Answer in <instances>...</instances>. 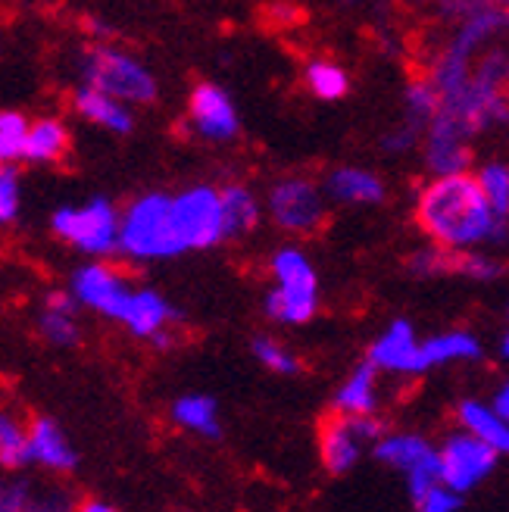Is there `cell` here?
I'll return each instance as SVG.
<instances>
[{
	"mask_svg": "<svg viewBox=\"0 0 509 512\" xmlns=\"http://www.w3.org/2000/svg\"><path fill=\"white\" fill-rule=\"evenodd\" d=\"M178 319L175 306L150 288H135L129 303H125V313H122V325L132 331L135 338H147L154 341L157 347L169 344V325Z\"/></svg>",
	"mask_w": 509,
	"mask_h": 512,
	"instance_id": "cell-12",
	"label": "cell"
},
{
	"mask_svg": "<svg viewBox=\"0 0 509 512\" xmlns=\"http://www.w3.org/2000/svg\"><path fill=\"white\" fill-rule=\"evenodd\" d=\"M456 419H460L463 431L475 434L478 441H485L488 447H494L500 456L509 453V422L497 413L491 403L463 400L460 409H456Z\"/></svg>",
	"mask_w": 509,
	"mask_h": 512,
	"instance_id": "cell-18",
	"label": "cell"
},
{
	"mask_svg": "<svg viewBox=\"0 0 509 512\" xmlns=\"http://www.w3.org/2000/svg\"><path fill=\"white\" fill-rule=\"evenodd\" d=\"M491 406L497 409V413L509 422V378L500 384V388L494 391V397H491Z\"/></svg>",
	"mask_w": 509,
	"mask_h": 512,
	"instance_id": "cell-39",
	"label": "cell"
},
{
	"mask_svg": "<svg viewBox=\"0 0 509 512\" xmlns=\"http://www.w3.org/2000/svg\"><path fill=\"white\" fill-rule=\"evenodd\" d=\"M19 216V172L10 163H0V225H10Z\"/></svg>",
	"mask_w": 509,
	"mask_h": 512,
	"instance_id": "cell-35",
	"label": "cell"
},
{
	"mask_svg": "<svg viewBox=\"0 0 509 512\" xmlns=\"http://www.w3.org/2000/svg\"><path fill=\"white\" fill-rule=\"evenodd\" d=\"M175 225L188 250H210L228 241L225 213H222V188L194 185L172 194Z\"/></svg>",
	"mask_w": 509,
	"mask_h": 512,
	"instance_id": "cell-6",
	"label": "cell"
},
{
	"mask_svg": "<svg viewBox=\"0 0 509 512\" xmlns=\"http://www.w3.org/2000/svg\"><path fill=\"white\" fill-rule=\"evenodd\" d=\"M406 4H425V0H406Z\"/></svg>",
	"mask_w": 509,
	"mask_h": 512,
	"instance_id": "cell-43",
	"label": "cell"
},
{
	"mask_svg": "<svg viewBox=\"0 0 509 512\" xmlns=\"http://www.w3.org/2000/svg\"><path fill=\"white\" fill-rule=\"evenodd\" d=\"M69 147V132L60 119H38L29 128V141H25V157L22 160H32V163H50V160H60Z\"/></svg>",
	"mask_w": 509,
	"mask_h": 512,
	"instance_id": "cell-25",
	"label": "cell"
},
{
	"mask_svg": "<svg viewBox=\"0 0 509 512\" xmlns=\"http://www.w3.org/2000/svg\"><path fill=\"white\" fill-rule=\"evenodd\" d=\"M82 512H116L113 506H107V503H88Z\"/></svg>",
	"mask_w": 509,
	"mask_h": 512,
	"instance_id": "cell-40",
	"label": "cell"
},
{
	"mask_svg": "<svg viewBox=\"0 0 509 512\" xmlns=\"http://www.w3.org/2000/svg\"><path fill=\"white\" fill-rule=\"evenodd\" d=\"M57 238H63L69 247L91 253V256H107L119 250V228L122 216L116 207L104 197H94L82 207H63L50 219Z\"/></svg>",
	"mask_w": 509,
	"mask_h": 512,
	"instance_id": "cell-5",
	"label": "cell"
},
{
	"mask_svg": "<svg viewBox=\"0 0 509 512\" xmlns=\"http://www.w3.org/2000/svg\"><path fill=\"white\" fill-rule=\"evenodd\" d=\"M266 216L285 235L310 238L328 219V194L319 182L303 175H288L266 191Z\"/></svg>",
	"mask_w": 509,
	"mask_h": 512,
	"instance_id": "cell-4",
	"label": "cell"
},
{
	"mask_svg": "<svg viewBox=\"0 0 509 512\" xmlns=\"http://www.w3.org/2000/svg\"><path fill=\"white\" fill-rule=\"evenodd\" d=\"M188 125H191L194 135H200L203 141H213V144L235 141L238 132H241V119H238L232 97H228L213 82H200L191 91V97H188Z\"/></svg>",
	"mask_w": 509,
	"mask_h": 512,
	"instance_id": "cell-8",
	"label": "cell"
},
{
	"mask_svg": "<svg viewBox=\"0 0 509 512\" xmlns=\"http://www.w3.org/2000/svg\"><path fill=\"white\" fill-rule=\"evenodd\" d=\"M406 478V488H410V497H413V503L422 497V494H428L435 484H441L444 478H441V456H438V450H431L419 466H413L410 472L403 475Z\"/></svg>",
	"mask_w": 509,
	"mask_h": 512,
	"instance_id": "cell-33",
	"label": "cell"
},
{
	"mask_svg": "<svg viewBox=\"0 0 509 512\" xmlns=\"http://www.w3.org/2000/svg\"><path fill=\"white\" fill-rule=\"evenodd\" d=\"M41 331L47 335V341H54L60 347L79 341V328H75L72 310H57V306H47L41 316Z\"/></svg>",
	"mask_w": 509,
	"mask_h": 512,
	"instance_id": "cell-34",
	"label": "cell"
},
{
	"mask_svg": "<svg viewBox=\"0 0 509 512\" xmlns=\"http://www.w3.org/2000/svg\"><path fill=\"white\" fill-rule=\"evenodd\" d=\"M500 353H503V360H509V335L500 341Z\"/></svg>",
	"mask_w": 509,
	"mask_h": 512,
	"instance_id": "cell-41",
	"label": "cell"
},
{
	"mask_svg": "<svg viewBox=\"0 0 509 512\" xmlns=\"http://www.w3.org/2000/svg\"><path fill=\"white\" fill-rule=\"evenodd\" d=\"M75 110H79L82 119L107 128V132H113V135H129L135 128V116H132L125 100L100 91V88H91V85L75 91Z\"/></svg>",
	"mask_w": 509,
	"mask_h": 512,
	"instance_id": "cell-15",
	"label": "cell"
},
{
	"mask_svg": "<svg viewBox=\"0 0 509 512\" xmlns=\"http://www.w3.org/2000/svg\"><path fill=\"white\" fill-rule=\"evenodd\" d=\"M263 210L266 207L260 203V197L253 194L247 185H241V182L225 185L222 188V213H225V235H228V241L247 238L253 228L260 225Z\"/></svg>",
	"mask_w": 509,
	"mask_h": 512,
	"instance_id": "cell-17",
	"label": "cell"
},
{
	"mask_svg": "<svg viewBox=\"0 0 509 512\" xmlns=\"http://www.w3.org/2000/svg\"><path fill=\"white\" fill-rule=\"evenodd\" d=\"M119 250L132 260H172V256L188 253L182 235L175 225L172 194L154 191L129 203L122 213L119 228Z\"/></svg>",
	"mask_w": 509,
	"mask_h": 512,
	"instance_id": "cell-2",
	"label": "cell"
},
{
	"mask_svg": "<svg viewBox=\"0 0 509 512\" xmlns=\"http://www.w3.org/2000/svg\"><path fill=\"white\" fill-rule=\"evenodd\" d=\"M503 272L506 263L488 250H450L447 256V275H460L472 281H497L503 278Z\"/></svg>",
	"mask_w": 509,
	"mask_h": 512,
	"instance_id": "cell-26",
	"label": "cell"
},
{
	"mask_svg": "<svg viewBox=\"0 0 509 512\" xmlns=\"http://www.w3.org/2000/svg\"><path fill=\"white\" fill-rule=\"evenodd\" d=\"M460 506H463V494L447 488L444 481L435 484V488H431L428 494H422L416 500V509L419 512H460Z\"/></svg>",
	"mask_w": 509,
	"mask_h": 512,
	"instance_id": "cell-37",
	"label": "cell"
},
{
	"mask_svg": "<svg viewBox=\"0 0 509 512\" xmlns=\"http://www.w3.org/2000/svg\"><path fill=\"white\" fill-rule=\"evenodd\" d=\"M269 275H272V285L319 291V275H316L313 260L300 247H294V244L278 247L269 256Z\"/></svg>",
	"mask_w": 509,
	"mask_h": 512,
	"instance_id": "cell-21",
	"label": "cell"
},
{
	"mask_svg": "<svg viewBox=\"0 0 509 512\" xmlns=\"http://www.w3.org/2000/svg\"><path fill=\"white\" fill-rule=\"evenodd\" d=\"M25 509V494L19 488L0 491V512H22Z\"/></svg>",
	"mask_w": 509,
	"mask_h": 512,
	"instance_id": "cell-38",
	"label": "cell"
},
{
	"mask_svg": "<svg viewBox=\"0 0 509 512\" xmlns=\"http://www.w3.org/2000/svg\"><path fill=\"white\" fill-rule=\"evenodd\" d=\"M369 363H375L381 372H391V375H419V372H425L422 341L416 335V328L406 319L391 322L372 341Z\"/></svg>",
	"mask_w": 509,
	"mask_h": 512,
	"instance_id": "cell-11",
	"label": "cell"
},
{
	"mask_svg": "<svg viewBox=\"0 0 509 512\" xmlns=\"http://www.w3.org/2000/svg\"><path fill=\"white\" fill-rule=\"evenodd\" d=\"M422 157H425V169L431 172V178L469 172V166H472V138L463 132L460 125H453L450 119L435 116L425 125Z\"/></svg>",
	"mask_w": 509,
	"mask_h": 512,
	"instance_id": "cell-10",
	"label": "cell"
},
{
	"mask_svg": "<svg viewBox=\"0 0 509 512\" xmlns=\"http://www.w3.org/2000/svg\"><path fill=\"white\" fill-rule=\"evenodd\" d=\"M506 316H509V310H506Z\"/></svg>",
	"mask_w": 509,
	"mask_h": 512,
	"instance_id": "cell-44",
	"label": "cell"
},
{
	"mask_svg": "<svg viewBox=\"0 0 509 512\" xmlns=\"http://www.w3.org/2000/svg\"><path fill=\"white\" fill-rule=\"evenodd\" d=\"M29 119L22 113L4 110L0 113V163H13L25 157V141H29Z\"/></svg>",
	"mask_w": 509,
	"mask_h": 512,
	"instance_id": "cell-30",
	"label": "cell"
},
{
	"mask_svg": "<svg viewBox=\"0 0 509 512\" xmlns=\"http://www.w3.org/2000/svg\"><path fill=\"white\" fill-rule=\"evenodd\" d=\"M416 222L447 250H494L509 241V219L491 210L475 172L431 178L416 197Z\"/></svg>",
	"mask_w": 509,
	"mask_h": 512,
	"instance_id": "cell-1",
	"label": "cell"
},
{
	"mask_svg": "<svg viewBox=\"0 0 509 512\" xmlns=\"http://www.w3.org/2000/svg\"><path fill=\"white\" fill-rule=\"evenodd\" d=\"M263 310L278 325H303V322H310L319 310V291L272 285L266 294Z\"/></svg>",
	"mask_w": 509,
	"mask_h": 512,
	"instance_id": "cell-19",
	"label": "cell"
},
{
	"mask_svg": "<svg viewBox=\"0 0 509 512\" xmlns=\"http://www.w3.org/2000/svg\"><path fill=\"white\" fill-rule=\"evenodd\" d=\"M25 459H32L29 434H25L7 413H0V463L22 466Z\"/></svg>",
	"mask_w": 509,
	"mask_h": 512,
	"instance_id": "cell-32",
	"label": "cell"
},
{
	"mask_svg": "<svg viewBox=\"0 0 509 512\" xmlns=\"http://www.w3.org/2000/svg\"><path fill=\"white\" fill-rule=\"evenodd\" d=\"M135 288H129V281L122 278L119 269L107 263H88L82 269H75L72 275V294L79 303H85L88 310H97L107 319H122L125 303H129Z\"/></svg>",
	"mask_w": 509,
	"mask_h": 512,
	"instance_id": "cell-9",
	"label": "cell"
},
{
	"mask_svg": "<svg viewBox=\"0 0 509 512\" xmlns=\"http://www.w3.org/2000/svg\"><path fill=\"white\" fill-rule=\"evenodd\" d=\"M435 450L431 447L422 434H385V438H378L375 444H372V453H375V459H381L385 466H391V469H397V472H410L413 466H419L422 459Z\"/></svg>",
	"mask_w": 509,
	"mask_h": 512,
	"instance_id": "cell-22",
	"label": "cell"
},
{
	"mask_svg": "<svg viewBox=\"0 0 509 512\" xmlns=\"http://www.w3.org/2000/svg\"><path fill=\"white\" fill-rule=\"evenodd\" d=\"M422 135H425V128L403 116L400 125H394L391 132H385V138H381V147H385L391 157H400V153H410L416 144H422Z\"/></svg>",
	"mask_w": 509,
	"mask_h": 512,
	"instance_id": "cell-36",
	"label": "cell"
},
{
	"mask_svg": "<svg viewBox=\"0 0 509 512\" xmlns=\"http://www.w3.org/2000/svg\"><path fill=\"white\" fill-rule=\"evenodd\" d=\"M438 456H441V478L447 488L453 491H472L475 484L485 481L494 466H497V450L488 447L485 441H478L475 434L469 431H456L450 438L438 447Z\"/></svg>",
	"mask_w": 509,
	"mask_h": 512,
	"instance_id": "cell-7",
	"label": "cell"
},
{
	"mask_svg": "<svg viewBox=\"0 0 509 512\" xmlns=\"http://www.w3.org/2000/svg\"><path fill=\"white\" fill-rule=\"evenodd\" d=\"M250 347H253V356L260 360V366H266L269 372H275V375H297L300 372L297 353L291 347H285L282 341L260 335V338H253Z\"/></svg>",
	"mask_w": 509,
	"mask_h": 512,
	"instance_id": "cell-31",
	"label": "cell"
},
{
	"mask_svg": "<svg viewBox=\"0 0 509 512\" xmlns=\"http://www.w3.org/2000/svg\"><path fill=\"white\" fill-rule=\"evenodd\" d=\"M478 356H481V341L472 335V331H463V328L441 331V335L422 341L425 369L447 366V363H472Z\"/></svg>",
	"mask_w": 509,
	"mask_h": 512,
	"instance_id": "cell-20",
	"label": "cell"
},
{
	"mask_svg": "<svg viewBox=\"0 0 509 512\" xmlns=\"http://www.w3.org/2000/svg\"><path fill=\"white\" fill-rule=\"evenodd\" d=\"M172 419L194 431V434H203V438H219L222 434V425H219V406L213 397L207 394H185L172 403Z\"/></svg>",
	"mask_w": 509,
	"mask_h": 512,
	"instance_id": "cell-23",
	"label": "cell"
},
{
	"mask_svg": "<svg viewBox=\"0 0 509 512\" xmlns=\"http://www.w3.org/2000/svg\"><path fill=\"white\" fill-rule=\"evenodd\" d=\"M303 82H307L310 94L319 100H341L350 91L347 72L332 60H313L307 69H303Z\"/></svg>",
	"mask_w": 509,
	"mask_h": 512,
	"instance_id": "cell-28",
	"label": "cell"
},
{
	"mask_svg": "<svg viewBox=\"0 0 509 512\" xmlns=\"http://www.w3.org/2000/svg\"><path fill=\"white\" fill-rule=\"evenodd\" d=\"M322 188L328 200L341 203V207H378L388 197L385 182L363 166H338L322 178Z\"/></svg>",
	"mask_w": 509,
	"mask_h": 512,
	"instance_id": "cell-14",
	"label": "cell"
},
{
	"mask_svg": "<svg viewBox=\"0 0 509 512\" xmlns=\"http://www.w3.org/2000/svg\"><path fill=\"white\" fill-rule=\"evenodd\" d=\"M85 85L107 91L125 104H154L157 100V79L138 57L125 54L119 47L97 44L82 60Z\"/></svg>",
	"mask_w": 509,
	"mask_h": 512,
	"instance_id": "cell-3",
	"label": "cell"
},
{
	"mask_svg": "<svg viewBox=\"0 0 509 512\" xmlns=\"http://www.w3.org/2000/svg\"><path fill=\"white\" fill-rule=\"evenodd\" d=\"M481 191H485L491 210L503 219H509V166L500 160H491L485 166H478L475 172Z\"/></svg>",
	"mask_w": 509,
	"mask_h": 512,
	"instance_id": "cell-29",
	"label": "cell"
},
{
	"mask_svg": "<svg viewBox=\"0 0 509 512\" xmlns=\"http://www.w3.org/2000/svg\"><path fill=\"white\" fill-rule=\"evenodd\" d=\"M29 450L32 459L50 466V469H72L75 466V453L69 447V441L63 438V431L50 422V419H38L32 434H29Z\"/></svg>",
	"mask_w": 509,
	"mask_h": 512,
	"instance_id": "cell-24",
	"label": "cell"
},
{
	"mask_svg": "<svg viewBox=\"0 0 509 512\" xmlns=\"http://www.w3.org/2000/svg\"><path fill=\"white\" fill-rule=\"evenodd\" d=\"M378 366L375 363H360L356 366L344 384L338 388L332 406L335 413H344V416H372L378 409Z\"/></svg>",
	"mask_w": 509,
	"mask_h": 512,
	"instance_id": "cell-16",
	"label": "cell"
},
{
	"mask_svg": "<svg viewBox=\"0 0 509 512\" xmlns=\"http://www.w3.org/2000/svg\"><path fill=\"white\" fill-rule=\"evenodd\" d=\"M488 4H494V7H503V10H509V0H488Z\"/></svg>",
	"mask_w": 509,
	"mask_h": 512,
	"instance_id": "cell-42",
	"label": "cell"
},
{
	"mask_svg": "<svg viewBox=\"0 0 509 512\" xmlns=\"http://www.w3.org/2000/svg\"><path fill=\"white\" fill-rule=\"evenodd\" d=\"M441 110V91L431 82V75H419L403 91V116L416 122V125H428L435 119V113Z\"/></svg>",
	"mask_w": 509,
	"mask_h": 512,
	"instance_id": "cell-27",
	"label": "cell"
},
{
	"mask_svg": "<svg viewBox=\"0 0 509 512\" xmlns=\"http://www.w3.org/2000/svg\"><path fill=\"white\" fill-rule=\"evenodd\" d=\"M366 444L369 441L363 438V431H360V419L344 416V413H335L322 425V434H319L322 463L332 475H347L356 463H360Z\"/></svg>",
	"mask_w": 509,
	"mask_h": 512,
	"instance_id": "cell-13",
	"label": "cell"
}]
</instances>
